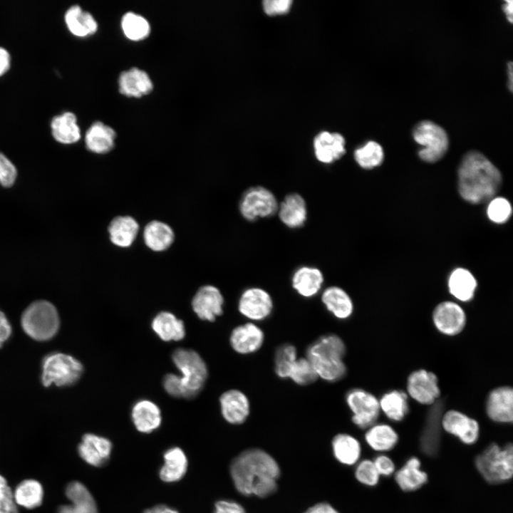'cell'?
<instances>
[{
	"instance_id": "1",
	"label": "cell",
	"mask_w": 513,
	"mask_h": 513,
	"mask_svg": "<svg viewBox=\"0 0 513 513\" xmlns=\"http://www.w3.org/2000/svg\"><path fill=\"white\" fill-rule=\"evenodd\" d=\"M230 474L239 493L264 498L276 490L280 470L270 455L253 448L242 452L234 459Z\"/></svg>"
},
{
	"instance_id": "2",
	"label": "cell",
	"mask_w": 513,
	"mask_h": 513,
	"mask_svg": "<svg viewBox=\"0 0 513 513\" xmlns=\"http://www.w3.org/2000/svg\"><path fill=\"white\" fill-rule=\"evenodd\" d=\"M457 177L460 195L471 204L489 201L494 197L502 182L498 168L475 150L468 152L462 157Z\"/></svg>"
},
{
	"instance_id": "3",
	"label": "cell",
	"mask_w": 513,
	"mask_h": 513,
	"mask_svg": "<svg viewBox=\"0 0 513 513\" xmlns=\"http://www.w3.org/2000/svg\"><path fill=\"white\" fill-rule=\"evenodd\" d=\"M172 358L181 375L167 374L163 379L165 390L176 398L195 397L204 386L207 377L204 361L195 351L185 348L176 349Z\"/></svg>"
},
{
	"instance_id": "4",
	"label": "cell",
	"mask_w": 513,
	"mask_h": 513,
	"mask_svg": "<svg viewBox=\"0 0 513 513\" xmlns=\"http://www.w3.org/2000/svg\"><path fill=\"white\" fill-rule=\"evenodd\" d=\"M346 346L335 334H326L309 346L306 358L312 365L318 378L328 382L341 380L346 373L343 362Z\"/></svg>"
},
{
	"instance_id": "5",
	"label": "cell",
	"mask_w": 513,
	"mask_h": 513,
	"mask_svg": "<svg viewBox=\"0 0 513 513\" xmlns=\"http://www.w3.org/2000/svg\"><path fill=\"white\" fill-rule=\"evenodd\" d=\"M475 466L490 484L509 480L513 475V447L511 443L501 447L497 444L489 445L475 458Z\"/></svg>"
},
{
	"instance_id": "6",
	"label": "cell",
	"mask_w": 513,
	"mask_h": 513,
	"mask_svg": "<svg viewBox=\"0 0 513 513\" xmlns=\"http://www.w3.org/2000/svg\"><path fill=\"white\" fill-rule=\"evenodd\" d=\"M24 331L32 338L46 341L53 337L59 327V317L56 307L47 301L31 304L21 317Z\"/></svg>"
},
{
	"instance_id": "7",
	"label": "cell",
	"mask_w": 513,
	"mask_h": 513,
	"mask_svg": "<svg viewBox=\"0 0 513 513\" xmlns=\"http://www.w3.org/2000/svg\"><path fill=\"white\" fill-rule=\"evenodd\" d=\"M83 373L82 364L75 358L61 353L47 356L42 363L41 380L44 386L72 385Z\"/></svg>"
},
{
	"instance_id": "8",
	"label": "cell",
	"mask_w": 513,
	"mask_h": 513,
	"mask_svg": "<svg viewBox=\"0 0 513 513\" xmlns=\"http://www.w3.org/2000/svg\"><path fill=\"white\" fill-rule=\"evenodd\" d=\"M413 138L423 146L418 152L420 158L427 162L438 161L448 149L449 140L445 130L430 120L422 121L416 125Z\"/></svg>"
},
{
	"instance_id": "9",
	"label": "cell",
	"mask_w": 513,
	"mask_h": 513,
	"mask_svg": "<svg viewBox=\"0 0 513 513\" xmlns=\"http://www.w3.org/2000/svg\"><path fill=\"white\" fill-rule=\"evenodd\" d=\"M279 203L274 194L262 186L247 189L242 195L239 209L241 215L247 221L269 217L277 212Z\"/></svg>"
},
{
	"instance_id": "10",
	"label": "cell",
	"mask_w": 513,
	"mask_h": 513,
	"mask_svg": "<svg viewBox=\"0 0 513 513\" xmlns=\"http://www.w3.org/2000/svg\"><path fill=\"white\" fill-rule=\"evenodd\" d=\"M351 410L353 423L361 428L374 425L380 413L379 400L371 393L360 388L352 389L346 396Z\"/></svg>"
},
{
	"instance_id": "11",
	"label": "cell",
	"mask_w": 513,
	"mask_h": 513,
	"mask_svg": "<svg viewBox=\"0 0 513 513\" xmlns=\"http://www.w3.org/2000/svg\"><path fill=\"white\" fill-rule=\"evenodd\" d=\"M274 308L271 295L259 287L246 289L238 301V310L245 318L253 321H261L267 318Z\"/></svg>"
},
{
	"instance_id": "12",
	"label": "cell",
	"mask_w": 513,
	"mask_h": 513,
	"mask_svg": "<svg viewBox=\"0 0 513 513\" xmlns=\"http://www.w3.org/2000/svg\"><path fill=\"white\" fill-rule=\"evenodd\" d=\"M224 298L219 289L212 285L200 287L192 300V306L197 316L214 321L223 313Z\"/></svg>"
},
{
	"instance_id": "13",
	"label": "cell",
	"mask_w": 513,
	"mask_h": 513,
	"mask_svg": "<svg viewBox=\"0 0 513 513\" xmlns=\"http://www.w3.org/2000/svg\"><path fill=\"white\" fill-rule=\"evenodd\" d=\"M407 390L414 400L425 405L433 404L440 395L437 376L425 370H416L409 375Z\"/></svg>"
},
{
	"instance_id": "14",
	"label": "cell",
	"mask_w": 513,
	"mask_h": 513,
	"mask_svg": "<svg viewBox=\"0 0 513 513\" xmlns=\"http://www.w3.org/2000/svg\"><path fill=\"white\" fill-rule=\"evenodd\" d=\"M433 321L436 328L442 333L456 335L462 331L465 325V313L457 303L444 301L435 307Z\"/></svg>"
},
{
	"instance_id": "15",
	"label": "cell",
	"mask_w": 513,
	"mask_h": 513,
	"mask_svg": "<svg viewBox=\"0 0 513 513\" xmlns=\"http://www.w3.org/2000/svg\"><path fill=\"white\" fill-rule=\"evenodd\" d=\"M441 426L446 432L457 436L467 445L475 443L479 437L477 422L457 410L445 413L442 416Z\"/></svg>"
},
{
	"instance_id": "16",
	"label": "cell",
	"mask_w": 513,
	"mask_h": 513,
	"mask_svg": "<svg viewBox=\"0 0 513 513\" xmlns=\"http://www.w3.org/2000/svg\"><path fill=\"white\" fill-rule=\"evenodd\" d=\"M264 341V331L252 322H247L236 326L229 337L232 349L242 355L256 352L261 348Z\"/></svg>"
},
{
	"instance_id": "17",
	"label": "cell",
	"mask_w": 513,
	"mask_h": 513,
	"mask_svg": "<svg viewBox=\"0 0 513 513\" xmlns=\"http://www.w3.org/2000/svg\"><path fill=\"white\" fill-rule=\"evenodd\" d=\"M219 405L223 418L230 424L240 425L249 417V398L239 390L231 389L223 393L219 398Z\"/></svg>"
},
{
	"instance_id": "18",
	"label": "cell",
	"mask_w": 513,
	"mask_h": 513,
	"mask_svg": "<svg viewBox=\"0 0 513 513\" xmlns=\"http://www.w3.org/2000/svg\"><path fill=\"white\" fill-rule=\"evenodd\" d=\"M112 450L111 442L103 437L86 433L78 446L79 456L88 464L94 467L105 465Z\"/></svg>"
},
{
	"instance_id": "19",
	"label": "cell",
	"mask_w": 513,
	"mask_h": 513,
	"mask_svg": "<svg viewBox=\"0 0 513 513\" xmlns=\"http://www.w3.org/2000/svg\"><path fill=\"white\" fill-rule=\"evenodd\" d=\"M345 144L341 134L323 131L314 140L315 157L321 163H333L345 154Z\"/></svg>"
},
{
	"instance_id": "20",
	"label": "cell",
	"mask_w": 513,
	"mask_h": 513,
	"mask_svg": "<svg viewBox=\"0 0 513 513\" xmlns=\"http://www.w3.org/2000/svg\"><path fill=\"white\" fill-rule=\"evenodd\" d=\"M66 496L71 504L60 506L58 513H98L93 497L81 482L73 481L68 483Z\"/></svg>"
},
{
	"instance_id": "21",
	"label": "cell",
	"mask_w": 513,
	"mask_h": 513,
	"mask_svg": "<svg viewBox=\"0 0 513 513\" xmlns=\"http://www.w3.org/2000/svg\"><path fill=\"white\" fill-rule=\"evenodd\" d=\"M281 222L287 227H301L307 219V206L304 197L298 193L287 195L278 206Z\"/></svg>"
},
{
	"instance_id": "22",
	"label": "cell",
	"mask_w": 513,
	"mask_h": 513,
	"mask_svg": "<svg viewBox=\"0 0 513 513\" xmlns=\"http://www.w3.org/2000/svg\"><path fill=\"white\" fill-rule=\"evenodd\" d=\"M489 418L499 423H512L513 420V390L510 387L493 390L487 402Z\"/></svg>"
},
{
	"instance_id": "23",
	"label": "cell",
	"mask_w": 513,
	"mask_h": 513,
	"mask_svg": "<svg viewBox=\"0 0 513 513\" xmlns=\"http://www.w3.org/2000/svg\"><path fill=\"white\" fill-rule=\"evenodd\" d=\"M119 92L128 97L140 98L153 89L148 74L138 68H132L120 73L118 78Z\"/></svg>"
},
{
	"instance_id": "24",
	"label": "cell",
	"mask_w": 513,
	"mask_h": 513,
	"mask_svg": "<svg viewBox=\"0 0 513 513\" xmlns=\"http://www.w3.org/2000/svg\"><path fill=\"white\" fill-rule=\"evenodd\" d=\"M324 278L321 271L314 266L298 268L291 277L293 289L302 297L311 298L321 291Z\"/></svg>"
},
{
	"instance_id": "25",
	"label": "cell",
	"mask_w": 513,
	"mask_h": 513,
	"mask_svg": "<svg viewBox=\"0 0 513 513\" xmlns=\"http://www.w3.org/2000/svg\"><path fill=\"white\" fill-rule=\"evenodd\" d=\"M140 227L130 216H118L110 222L108 230L110 242L121 248L130 247L136 239Z\"/></svg>"
},
{
	"instance_id": "26",
	"label": "cell",
	"mask_w": 513,
	"mask_h": 513,
	"mask_svg": "<svg viewBox=\"0 0 513 513\" xmlns=\"http://www.w3.org/2000/svg\"><path fill=\"white\" fill-rule=\"evenodd\" d=\"M132 420L138 431L144 433L151 432L160 425L162 420L160 410L150 400H139L133 407Z\"/></svg>"
},
{
	"instance_id": "27",
	"label": "cell",
	"mask_w": 513,
	"mask_h": 513,
	"mask_svg": "<svg viewBox=\"0 0 513 513\" xmlns=\"http://www.w3.org/2000/svg\"><path fill=\"white\" fill-rule=\"evenodd\" d=\"M64 21L70 32L78 37L91 36L98 30L93 16L79 5H72L66 11Z\"/></svg>"
},
{
	"instance_id": "28",
	"label": "cell",
	"mask_w": 513,
	"mask_h": 513,
	"mask_svg": "<svg viewBox=\"0 0 513 513\" xmlns=\"http://www.w3.org/2000/svg\"><path fill=\"white\" fill-rule=\"evenodd\" d=\"M321 301L336 318L346 319L353 314V301L348 293L339 286H331L325 289L321 294Z\"/></svg>"
},
{
	"instance_id": "29",
	"label": "cell",
	"mask_w": 513,
	"mask_h": 513,
	"mask_svg": "<svg viewBox=\"0 0 513 513\" xmlns=\"http://www.w3.org/2000/svg\"><path fill=\"white\" fill-rule=\"evenodd\" d=\"M116 133L112 128L102 122H95L86 131V146L94 153H107L113 148Z\"/></svg>"
},
{
	"instance_id": "30",
	"label": "cell",
	"mask_w": 513,
	"mask_h": 513,
	"mask_svg": "<svg viewBox=\"0 0 513 513\" xmlns=\"http://www.w3.org/2000/svg\"><path fill=\"white\" fill-rule=\"evenodd\" d=\"M51 130L53 138L63 144L75 143L81 138L76 115L70 111L55 115L51 121Z\"/></svg>"
},
{
	"instance_id": "31",
	"label": "cell",
	"mask_w": 513,
	"mask_h": 513,
	"mask_svg": "<svg viewBox=\"0 0 513 513\" xmlns=\"http://www.w3.org/2000/svg\"><path fill=\"white\" fill-rule=\"evenodd\" d=\"M427 418V421L420 439L422 450L428 455H435L439 448L440 429L442 419V405L435 401Z\"/></svg>"
},
{
	"instance_id": "32",
	"label": "cell",
	"mask_w": 513,
	"mask_h": 513,
	"mask_svg": "<svg viewBox=\"0 0 513 513\" xmlns=\"http://www.w3.org/2000/svg\"><path fill=\"white\" fill-rule=\"evenodd\" d=\"M175 233L165 222L153 220L148 222L143 230V240L145 245L155 252L167 249L173 243Z\"/></svg>"
},
{
	"instance_id": "33",
	"label": "cell",
	"mask_w": 513,
	"mask_h": 513,
	"mask_svg": "<svg viewBox=\"0 0 513 513\" xmlns=\"http://www.w3.org/2000/svg\"><path fill=\"white\" fill-rule=\"evenodd\" d=\"M164 465L159 475L165 482H174L181 480L185 475L188 462L183 450L177 447L167 450L163 455Z\"/></svg>"
},
{
	"instance_id": "34",
	"label": "cell",
	"mask_w": 513,
	"mask_h": 513,
	"mask_svg": "<svg viewBox=\"0 0 513 513\" xmlns=\"http://www.w3.org/2000/svg\"><path fill=\"white\" fill-rule=\"evenodd\" d=\"M152 328L163 341H180L185 336L183 321L178 319L173 314L162 311L153 318Z\"/></svg>"
},
{
	"instance_id": "35",
	"label": "cell",
	"mask_w": 513,
	"mask_h": 513,
	"mask_svg": "<svg viewBox=\"0 0 513 513\" xmlns=\"http://www.w3.org/2000/svg\"><path fill=\"white\" fill-rule=\"evenodd\" d=\"M395 479L401 489L410 492L420 488L426 483L428 475L420 469V460L413 457L396 472Z\"/></svg>"
},
{
	"instance_id": "36",
	"label": "cell",
	"mask_w": 513,
	"mask_h": 513,
	"mask_svg": "<svg viewBox=\"0 0 513 513\" xmlns=\"http://www.w3.org/2000/svg\"><path fill=\"white\" fill-rule=\"evenodd\" d=\"M447 284L450 293L457 299L469 301L474 296L477 284L469 270L457 268L451 272Z\"/></svg>"
},
{
	"instance_id": "37",
	"label": "cell",
	"mask_w": 513,
	"mask_h": 513,
	"mask_svg": "<svg viewBox=\"0 0 513 513\" xmlns=\"http://www.w3.org/2000/svg\"><path fill=\"white\" fill-rule=\"evenodd\" d=\"M16 504L28 509L38 507L43 499V489L41 484L33 479L21 481L13 492Z\"/></svg>"
},
{
	"instance_id": "38",
	"label": "cell",
	"mask_w": 513,
	"mask_h": 513,
	"mask_svg": "<svg viewBox=\"0 0 513 513\" xmlns=\"http://www.w3.org/2000/svg\"><path fill=\"white\" fill-rule=\"evenodd\" d=\"M332 448L336 460L346 465L356 464L361 456L360 442L348 434L336 435L332 441Z\"/></svg>"
},
{
	"instance_id": "39",
	"label": "cell",
	"mask_w": 513,
	"mask_h": 513,
	"mask_svg": "<svg viewBox=\"0 0 513 513\" xmlns=\"http://www.w3.org/2000/svg\"><path fill=\"white\" fill-rule=\"evenodd\" d=\"M368 445L378 452L392 450L397 444L398 436L395 430L387 424L373 425L365 435Z\"/></svg>"
},
{
	"instance_id": "40",
	"label": "cell",
	"mask_w": 513,
	"mask_h": 513,
	"mask_svg": "<svg viewBox=\"0 0 513 513\" xmlns=\"http://www.w3.org/2000/svg\"><path fill=\"white\" fill-rule=\"evenodd\" d=\"M380 408L390 420L400 421L408 412V396L400 390H392L379 400Z\"/></svg>"
},
{
	"instance_id": "41",
	"label": "cell",
	"mask_w": 513,
	"mask_h": 513,
	"mask_svg": "<svg viewBox=\"0 0 513 513\" xmlns=\"http://www.w3.org/2000/svg\"><path fill=\"white\" fill-rule=\"evenodd\" d=\"M121 26L125 36L132 41L143 40L150 32L149 22L133 12H128L123 16Z\"/></svg>"
},
{
	"instance_id": "42",
	"label": "cell",
	"mask_w": 513,
	"mask_h": 513,
	"mask_svg": "<svg viewBox=\"0 0 513 513\" xmlns=\"http://www.w3.org/2000/svg\"><path fill=\"white\" fill-rule=\"evenodd\" d=\"M354 158L360 167L369 170L382 163L384 152L380 144L375 141H368L355 150Z\"/></svg>"
},
{
	"instance_id": "43",
	"label": "cell",
	"mask_w": 513,
	"mask_h": 513,
	"mask_svg": "<svg viewBox=\"0 0 513 513\" xmlns=\"http://www.w3.org/2000/svg\"><path fill=\"white\" fill-rule=\"evenodd\" d=\"M297 358L295 346L288 343L280 346L274 356V370L277 376L283 379L288 378L291 368Z\"/></svg>"
},
{
	"instance_id": "44",
	"label": "cell",
	"mask_w": 513,
	"mask_h": 513,
	"mask_svg": "<svg viewBox=\"0 0 513 513\" xmlns=\"http://www.w3.org/2000/svg\"><path fill=\"white\" fill-rule=\"evenodd\" d=\"M318 375L306 358H298L291 368L289 378L299 385L314 383Z\"/></svg>"
},
{
	"instance_id": "45",
	"label": "cell",
	"mask_w": 513,
	"mask_h": 513,
	"mask_svg": "<svg viewBox=\"0 0 513 513\" xmlns=\"http://www.w3.org/2000/svg\"><path fill=\"white\" fill-rule=\"evenodd\" d=\"M512 213V205L507 199L497 197L489 200L487 214L492 222L497 224L504 223L510 218Z\"/></svg>"
},
{
	"instance_id": "46",
	"label": "cell",
	"mask_w": 513,
	"mask_h": 513,
	"mask_svg": "<svg viewBox=\"0 0 513 513\" xmlns=\"http://www.w3.org/2000/svg\"><path fill=\"white\" fill-rule=\"evenodd\" d=\"M355 476L359 482L370 487L375 486L380 478L373 462L370 460H363L358 463Z\"/></svg>"
},
{
	"instance_id": "47",
	"label": "cell",
	"mask_w": 513,
	"mask_h": 513,
	"mask_svg": "<svg viewBox=\"0 0 513 513\" xmlns=\"http://www.w3.org/2000/svg\"><path fill=\"white\" fill-rule=\"evenodd\" d=\"M0 513H19L13 492L6 480L0 475Z\"/></svg>"
},
{
	"instance_id": "48",
	"label": "cell",
	"mask_w": 513,
	"mask_h": 513,
	"mask_svg": "<svg viewBox=\"0 0 513 513\" xmlns=\"http://www.w3.org/2000/svg\"><path fill=\"white\" fill-rule=\"evenodd\" d=\"M17 170L14 163L0 152V184L4 187H11L16 179Z\"/></svg>"
},
{
	"instance_id": "49",
	"label": "cell",
	"mask_w": 513,
	"mask_h": 513,
	"mask_svg": "<svg viewBox=\"0 0 513 513\" xmlns=\"http://www.w3.org/2000/svg\"><path fill=\"white\" fill-rule=\"evenodd\" d=\"M291 4L290 0H266L263 1V9L269 16L284 14L289 11Z\"/></svg>"
},
{
	"instance_id": "50",
	"label": "cell",
	"mask_w": 513,
	"mask_h": 513,
	"mask_svg": "<svg viewBox=\"0 0 513 513\" xmlns=\"http://www.w3.org/2000/svg\"><path fill=\"white\" fill-rule=\"evenodd\" d=\"M373 462L380 475L388 477L395 472V466L393 461L386 455H379Z\"/></svg>"
},
{
	"instance_id": "51",
	"label": "cell",
	"mask_w": 513,
	"mask_h": 513,
	"mask_svg": "<svg viewBox=\"0 0 513 513\" xmlns=\"http://www.w3.org/2000/svg\"><path fill=\"white\" fill-rule=\"evenodd\" d=\"M214 513H246V512L239 503L223 499L215 503Z\"/></svg>"
},
{
	"instance_id": "52",
	"label": "cell",
	"mask_w": 513,
	"mask_h": 513,
	"mask_svg": "<svg viewBox=\"0 0 513 513\" xmlns=\"http://www.w3.org/2000/svg\"><path fill=\"white\" fill-rule=\"evenodd\" d=\"M11 327L5 314L0 311V348L10 337Z\"/></svg>"
},
{
	"instance_id": "53",
	"label": "cell",
	"mask_w": 513,
	"mask_h": 513,
	"mask_svg": "<svg viewBox=\"0 0 513 513\" xmlns=\"http://www.w3.org/2000/svg\"><path fill=\"white\" fill-rule=\"evenodd\" d=\"M11 58L9 52L0 46V76L5 74L10 68Z\"/></svg>"
},
{
	"instance_id": "54",
	"label": "cell",
	"mask_w": 513,
	"mask_h": 513,
	"mask_svg": "<svg viewBox=\"0 0 513 513\" xmlns=\"http://www.w3.org/2000/svg\"><path fill=\"white\" fill-rule=\"evenodd\" d=\"M304 513H339L331 504L326 502L318 503L309 508Z\"/></svg>"
},
{
	"instance_id": "55",
	"label": "cell",
	"mask_w": 513,
	"mask_h": 513,
	"mask_svg": "<svg viewBox=\"0 0 513 513\" xmlns=\"http://www.w3.org/2000/svg\"><path fill=\"white\" fill-rule=\"evenodd\" d=\"M143 513H178V512L165 504H158L146 509Z\"/></svg>"
},
{
	"instance_id": "56",
	"label": "cell",
	"mask_w": 513,
	"mask_h": 513,
	"mask_svg": "<svg viewBox=\"0 0 513 513\" xmlns=\"http://www.w3.org/2000/svg\"><path fill=\"white\" fill-rule=\"evenodd\" d=\"M504 11L507 18L510 22H512V1H505L504 4Z\"/></svg>"
},
{
	"instance_id": "57",
	"label": "cell",
	"mask_w": 513,
	"mask_h": 513,
	"mask_svg": "<svg viewBox=\"0 0 513 513\" xmlns=\"http://www.w3.org/2000/svg\"><path fill=\"white\" fill-rule=\"evenodd\" d=\"M508 74H509V88L512 90V62L508 63Z\"/></svg>"
}]
</instances>
